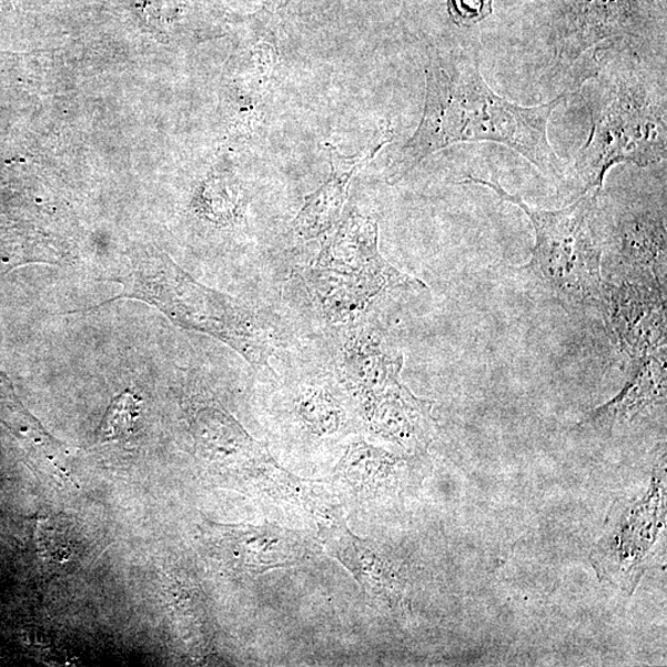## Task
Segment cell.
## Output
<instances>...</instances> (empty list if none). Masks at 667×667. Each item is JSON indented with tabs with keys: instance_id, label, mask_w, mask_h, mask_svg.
<instances>
[{
	"instance_id": "2",
	"label": "cell",
	"mask_w": 667,
	"mask_h": 667,
	"mask_svg": "<svg viewBox=\"0 0 667 667\" xmlns=\"http://www.w3.org/2000/svg\"><path fill=\"white\" fill-rule=\"evenodd\" d=\"M607 72L599 74L593 129L575 159L584 193L603 192L608 171L619 163L647 168L666 158L665 82L633 54Z\"/></svg>"
},
{
	"instance_id": "6",
	"label": "cell",
	"mask_w": 667,
	"mask_h": 667,
	"mask_svg": "<svg viewBox=\"0 0 667 667\" xmlns=\"http://www.w3.org/2000/svg\"><path fill=\"white\" fill-rule=\"evenodd\" d=\"M338 366L371 432L408 451L423 449L432 441V403L402 384L403 355L388 342L356 344L346 350Z\"/></svg>"
},
{
	"instance_id": "3",
	"label": "cell",
	"mask_w": 667,
	"mask_h": 667,
	"mask_svg": "<svg viewBox=\"0 0 667 667\" xmlns=\"http://www.w3.org/2000/svg\"><path fill=\"white\" fill-rule=\"evenodd\" d=\"M120 279L123 292L154 305L183 330L211 335L231 346L254 368H265L275 346L257 314L231 295L203 286L169 257L156 253L129 256Z\"/></svg>"
},
{
	"instance_id": "15",
	"label": "cell",
	"mask_w": 667,
	"mask_h": 667,
	"mask_svg": "<svg viewBox=\"0 0 667 667\" xmlns=\"http://www.w3.org/2000/svg\"><path fill=\"white\" fill-rule=\"evenodd\" d=\"M140 411L141 401L134 393H122L108 408L95 435L97 443L123 441L133 434Z\"/></svg>"
},
{
	"instance_id": "13",
	"label": "cell",
	"mask_w": 667,
	"mask_h": 667,
	"mask_svg": "<svg viewBox=\"0 0 667 667\" xmlns=\"http://www.w3.org/2000/svg\"><path fill=\"white\" fill-rule=\"evenodd\" d=\"M325 532L326 545L330 546L333 555L352 570L361 584L373 588L376 595L397 598L398 579L385 560L350 535L345 527Z\"/></svg>"
},
{
	"instance_id": "5",
	"label": "cell",
	"mask_w": 667,
	"mask_h": 667,
	"mask_svg": "<svg viewBox=\"0 0 667 667\" xmlns=\"http://www.w3.org/2000/svg\"><path fill=\"white\" fill-rule=\"evenodd\" d=\"M302 277L331 323L357 319L378 294L425 284L392 266L378 249L373 216L350 210Z\"/></svg>"
},
{
	"instance_id": "16",
	"label": "cell",
	"mask_w": 667,
	"mask_h": 667,
	"mask_svg": "<svg viewBox=\"0 0 667 667\" xmlns=\"http://www.w3.org/2000/svg\"><path fill=\"white\" fill-rule=\"evenodd\" d=\"M303 420L315 433H334L342 422L341 410L324 392H313L301 402Z\"/></svg>"
},
{
	"instance_id": "4",
	"label": "cell",
	"mask_w": 667,
	"mask_h": 667,
	"mask_svg": "<svg viewBox=\"0 0 667 667\" xmlns=\"http://www.w3.org/2000/svg\"><path fill=\"white\" fill-rule=\"evenodd\" d=\"M465 183L484 185L502 201L527 214L535 232L532 259L522 270L570 314L597 307L603 292V245L597 232L600 192L587 191L559 211L529 205L499 181L468 178Z\"/></svg>"
},
{
	"instance_id": "10",
	"label": "cell",
	"mask_w": 667,
	"mask_h": 667,
	"mask_svg": "<svg viewBox=\"0 0 667 667\" xmlns=\"http://www.w3.org/2000/svg\"><path fill=\"white\" fill-rule=\"evenodd\" d=\"M234 556L249 573H265L271 568L301 563L309 553L307 542L300 535L265 524L262 527H239L231 532Z\"/></svg>"
},
{
	"instance_id": "17",
	"label": "cell",
	"mask_w": 667,
	"mask_h": 667,
	"mask_svg": "<svg viewBox=\"0 0 667 667\" xmlns=\"http://www.w3.org/2000/svg\"><path fill=\"white\" fill-rule=\"evenodd\" d=\"M455 24L472 27L494 13V0H447Z\"/></svg>"
},
{
	"instance_id": "12",
	"label": "cell",
	"mask_w": 667,
	"mask_h": 667,
	"mask_svg": "<svg viewBox=\"0 0 667 667\" xmlns=\"http://www.w3.org/2000/svg\"><path fill=\"white\" fill-rule=\"evenodd\" d=\"M620 256L630 276L666 283V232L660 221L641 216L620 229Z\"/></svg>"
},
{
	"instance_id": "7",
	"label": "cell",
	"mask_w": 667,
	"mask_h": 667,
	"mask_svg": "<svg viewBox=\"0 0 667 667\" xmlns=\"http://www.w3.org/2000/svg\"><path fill=\"white\" fill-rule=\"evenodd\" d=\"M596 309L623 354L634 361L666 358V283L640 276L619 284L605 281Z\"/></svg>"
},
{
	"instance_id": "14",
	"label": "cell",
	"mask_w": 667,
	"mask_h": 667,
	"mask_svg": "<svg viewBox=\"0 0 667 667\" xmlns=\"http://www.w3.org/2000/svg\"><path fill=\"white\" fill-rule=\"evenodd\" d=\"M196 439L203 449L221 455H245L266 457L269 454L228 414L204 408L194 418Z\"/></svg>"
},
{
	"instance_id": "11",
	"label": "cell",
	"mask_w": 667,
	"mask_h": 667,
	"mask_svg": "<svg viewBox=\"0 0 667 667\" xmlns=\"http://www.w3.org/2000/svg\"><path fill=\"white\" fill-rule=\"evenodd\" d=\"M664 498L660 487H651L647 498L628 509L626 522L619 521L620 526L615 534H609L608 544L600 546L609 559L616 563L618 570H633L651 549L658 534L641 533L660 532L665 518Z\"/></svg>"
},
{
	"instance_id": "9",
	"label": "cell",
	"mask_w": 667,
	"mask_h": 667,
	"mask_svg": "<svg viewBox=\"0 0 667 667\" xmlns=\"http://www.w3.org/2000/svg\"><path fill=\"white\" fill-rule=\"evenodd\" d=\"M633 375L615 398L590 412L579 426L597 431H614L615 426L633 422L644 413L665 406L666 358L645 356L637 361Z\"/></svg>"
},
{
	"instance_id": "1",
	"label": "cell",
	"mask_w": 667,
	"mask_h": 667,
	"mask_svg": "<svg viewBox=\"0 0 667 667\" xmlns=\"http://www.w3.org/2000/svg\"><path fill=\"white\" fill-rule=\"evenodd\" d=\"M426 94L421 124L387 171L395 184L435 152L461 142H495L526 158L546 176L563 180L565 163L549 137L552 114L566 94L523 107L496 94L479 71L473 50H432L425 65Z\"/></svg>"
},
{
	"instance_id": "8",
	"label": "cell",
	"mask_w": 667,
	"mask_h": 667,
	"mask_svg": "<svg viewBox=\"0 0 667 667\" xmlns=\"http://www.w3.org/2000/svg\"><path fill=\"white\" fill-rule=\"evenodd\" d=\"M390 140L391 131H382L373 144L355 156H344L335 146L326 145L332 168L330 179L305 199L302 210L293 222L294 234L303 240H312L330 232L341 221L350 182Z\"/></svg>"
}]
</instances>
